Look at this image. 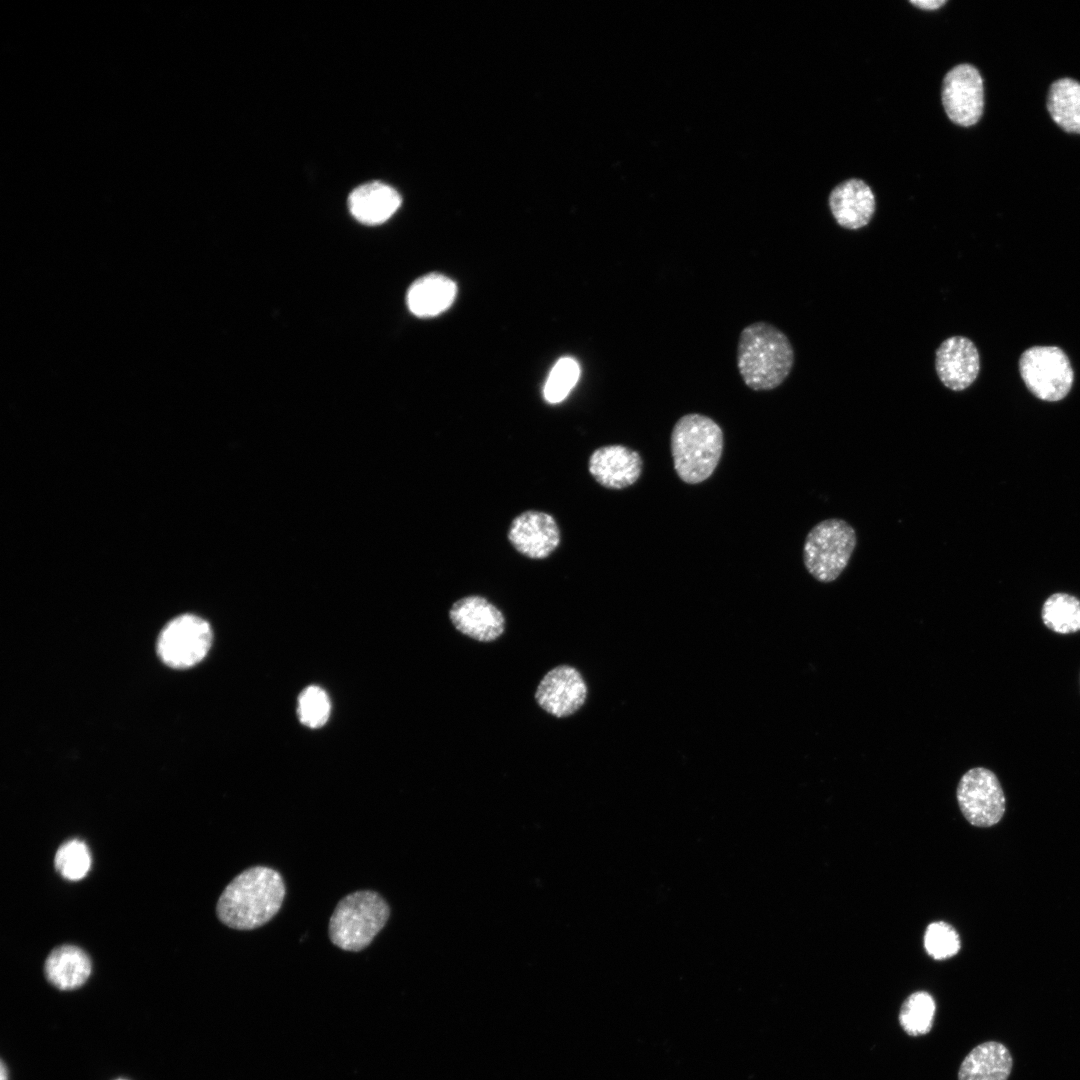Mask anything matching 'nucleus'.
Instances as JSON below:
<instances>
[{
  "label": "nucleus",
  "instance_id": "nucleus-9",
  "mask_svg": "<svg viewBox=\"0 0 1080 1080\" xmlns=\"http://www.w3.org/2000/svg\"><path fill=\"white\" fill-rule=\"evenodd\" d=\"M942 103L949 119L960 126L976 124L984 108L983 79L971 64L953 67L944 77Z\"/></svg>",
  "mask_w": 1080,
  "mask_h": 1080
},
{
  "label": "nucleus",
  "instance_id": "nucleus-15",
  "mask_svg": "<svg viewBox=\"0 0 1080 1080\" xmlns=\"http://www.w3.org/2000/svg\"><path fill=\"white\" fill-rule=\"evenodd\" d=\"M829 208L839 226L858 230L871 221L876 208L871 188L860 179L838 184L829 195Z\"/></svg>",
  "mask_w": 1080,
  "mask_h": 1080
},
{
  "label": "nucleus",
  "instance_id": "nucleus-8",
  "mask_svg": "<svg viewBox=\"0 0 1080 1080\" xmlns=\"http://www.w3.org/2000/svg\"><path fill=\"white\" fill-rule=\"evenodd\" d=\"M956 798L965 819L976 827H991L1003 817L1006 801L1000 782L991 770L974 767L959 780Z\"/></svg>",
  "mask_w": 1080,
  "mask_h": 1080
},
{
  "label": "nucleus",
  "instance_id": "nucleus-13",
  "mask_svg": "<svg viewBox=\"0 0 1080 1080\" xmlns=\"http://www.w3.org/2000/svg\"><path fill=\"white\" fill-rule=\"evenodd\" d=\"M642 469L640 454L620 444L599 447L588 460L591 476L608 489L620 490L632 486L640 478Z\"/></svg>",
  "mask_w": 1080,
  "mask_h": 1080
},
{
  "label": "nucleus",
  "instance_id": "nucleus-16",
  "mask_svg": "<svg viewBox=\"0 0 1080 1080\" xmlns=\"http://www.w3.org/2000/svg\"><path fill=\"white\" fill-rule=\"evenodd\" d=\"M401 196L391 186L372 181L355 188L348 197L351 215L360 223L378 225L386 222L400 207Z\"/></svg>",
  "mask_w": 1080,
  "mask_h": 1080
},
{
  "label": "nucleus",
  "instance_id": "nucleus-14",
  "mask_svg": "<svg viewBox=\"0 0 1080 1080\" xmlns=\"http://www.w3.org/2000/svg\"><path fill=\"white\" fill-rule=\"evenodd\" d=\"M449 618L459 632L480 642L498 639L505 629L503 613L479 595L466 596L454 602L449 610Z\"/></svg>",
  "mask_w": 1080,
  "mask_h": 1080
},
{
  "label": "nucleus",
  "instance_id": "nucleus-11",
  "mask_svg": "<svg viewBox=\"0 0 1080 1080\" xmlns=\"http://www.w3.org/2000/svg\"><path fill=\"white\" fill-rule=\"evenodd\" d=\"M935 370L949 390L969 388L980 372V355L974 342L962 335L950 336L935 351Z\"/></svg>",
  "mask_w": 1080,
  "mask_h": 1080
},
{
  "label": "nucleus",
  "instance_id": "nucleus-20",
  "mask_svg": "<svg viewBox=\"0 0 1080 1080\" xmlns=\"http://www.w3.org/2000/svg\"><path fill=\"white\" fill-rule=\"evenodd\" d=\"M1047 109L1053 121L1064 131L1080 133V82L1061 78L1050 86Z\"/></svg>",
  "mask_w": 1080,
  "mask_h": 1080
},
{
  "label": "nucleus",
  "instance_id": "nucleus-25",
  "mask_svg": "<svg viewBox=\"0 0 1080 1080\" xmlns=\"http://www.w3.org/2000/svg\"><path fill=\"white\" fill-rule=\"evenodd\" d=\"M299 720L310 728L322 727L329 719L331 702L329 696L319 686L306 687L298 698Z\"/></svg>",
  "mask_w": 1080,
  "mask_h": 1080
},
{
  "label": "nucleus",
  "instance_id": "nucleus-24",
  "mask_svg": "<svg viewBox=\"0 0 1080 1080\" xmlns=\"http://www.w3.org/2000/svg\"><path fill=\"white\" fill-rule=\"evenodd\" d=\"M54 863L65 879L77 881L87 875L91 867V855L83 841L72 839L58 848Z\"/></svg>",
  "mask_w": 1080,
  "mask_h": 1080
},
{
  "label": "nucleus",
  "instance_id": "nucleus-19",
  "mask_svg": "<svg viewBox=\"0 0 1080 1080\" xmlns=\"http://www.w3.org/2000/svg\"><path fill=\"white\" fill-rule=\"evenodd\" d=\"M1012 1057L999 1042H984L964 1058L958 1080H1007L1012 1069Z\"/></svg>",
  "mask_w": 1080,
  "mask_h": 1080
},
{
  "label": "nucleus",
  "instance_id": "nucleus-1",
  "mask_svg": "<svg viewBox=\"0 0 1080 1080\" xmlns=\"http://www.w3.org/2000/svg\"><path fill=\"white\" fill-rule=\"evenodd\" d=\"M285 894V883L278 871L267 866H253L225 887L217 902V916L230 928L252 930L263 926L278 913Z\"/></svg>",
  "mask_w": 1080,
  "mask_h": 1080
},
{
  "label": "nucleus",
  "instance_id": "nucleus-7",
  "mask_svg": "<svg viewBox=\"0 0 1080 1080\" xmlns=\"http://www.w3.org/2000/svg\"><path fill=\"white\" fill-rule=\"evenodd\" d=\"M212 640V629L207 621L185 614L174 618L163 628L158 638L157 652L166 665L186 669L207 655Z\"/></svg>",
  "mask_w": 1080,
  "mask_h": 1080
},
{
  "label": "nucleus",
  "instance_id": "nucleus-27",
  "mask_svg": "<svg viewBox=\"0 0 1080 1080\" xmlns=\"http://www.w3.org/2000/svg\"><path fill=\"white\" fill-rule=\"evenodd\" d=\"M911 4L926 10H934L946 3V0H911Z\"/></svg>",
  "mask_w": 1080,
  "mask_h": 1080
},
{
  "label": "nucleus",
  "instance_id": "nucleus-4",
  "mask_svg": "<svg viewBox=\"0 0 1080 1080\" xmlns=\"http://www.w3.org/2000/svg\"><path fill=\"white\" fill-rule=\"evenodd\" d=\"M389 915L390 908L380 894L355 891L337 903L329 920V938L342 950H363L385 926Z\"/></svg>",
  "mask_w": 1080,
  "mask_h": 1080
},
{
  "label": "nucleus",
  "instance_id": "nucleus-22",
  "mask_svg": "<svg viewBox=\"0 0 1080 1080\" xmlns=\"http://www.w3.org/2000/svg\"><path fill=\"white\" fill-rule=\"evenodd\" d=\"M936 1005L933 997L924 991L912 993L903 1002L899 1012V1022L904 1031L911 1036L928 1033L933 1025Z\"/></svg>",
  "mask_w": 1080,
  "mask_h": 1080
},
{
  "label": "nucleus",
  "instance_id": "nucleus-6",
  "mask_svg": "<svg viewBox=\"0 0 1080 1080\" xmlns=\"http://www.w3.org/2000/svg\"><path fill=\"white\" fill-rule=\"evenodd\" d=\"M1026 387L1044 401H1059L1070 391L1074 373L1066 353L1056 346H1033L1019 360Z\"/></svg>",
  "mask_w": 1080,
  "mask_h": 1080
},
{
  "label": "nucleus",
  "instance_id": "nucleus-28",
  "mask_svg": "<svg viewBox=\"0 0 1080 1080\" xmlns=\"http://www.w3.org/2000/svg\"><path fill=\"white\" fill-rule=\"evenodd\" d=\"M0 1079L1 1080H7L8 1079L7 1070H6L4 1062L1 1063Z\"/></svg>",
  "mask_w": 1080,
  "mask_h": 1080
},
{
  "label": "nucleus",
  "instance_id": "nucleus-29",
  "mask_svg": "<svg viewBox=\"0 0 1080 1080\" xmlns=\"http://www.w3.org/2000/svg\"><path fill=\"white\" fill-rule=\"evenodd\" d=\"M117 1080H125V1079H117Z\"/></svg>",
  "mask_w": 1080,
  "mask_h": 1080
},
{
  "label": "nucleus",
  "instance_id": "nucleus-18",
  "mask_svg": "<svg viewBox=\"0 0 1080 1080\" xmlns=\"http://www.w3.org/2000/svg\"><path fill=\"white\" fill-rule=\"evenodd\" d=\"M91 969L89 956L74 945L55 948L44 965L47 980L60 990H73L83 985L89 978Z\"/></svg>",
  "mask_w": 1080,
  "mask_h": 1080
},
{
  "label": "nucleus",
  "instance_id": "nucleus-3",
  "mask_svg": "<svg viewBox=\"0 0 1080 1080\" xmlns=\"http://www.w3.org/2000/svg\"><path fill=\"white\" fill-rule=\"evenodd\" d=\"M724 435L709 416L689 413L674 424L670 447L674 469L687 484H699L715 471L722 455Z\"/></svg>",
  "mask_w": 1080,
  "mask_h": 1080
},
{
  "label": "nucleus",
  "instance_id": "nucleus-21",
  "mask_svg": "<svg viewBox=\"0 0 1080 1080\" xmlns=\"http://www.w3.org/2000/svg\"><path fill=\"white\" fill-rule=\"evenodd\" d=\"M1044 625L1059 634L1080 631V600L1066 593H1055L1043 604Z\"/></svg>",
  "mask_w": 1080,
  "mask_h": 1080
},
{
  "label": "nucleus",
  "instance_id": "nucleus-12",
  "mask_svg": "<svg viewBox=\"0 0 1080 1080\" xmlns=\"http://www.w3.org/2000/svg\"><path fill=\"white\" fill-rule=\"evenodd\" d=\"M507 535L512 546L530 559L549 557L561 541L560 529L554 517L537 510H528L516 516Z\"/></svg>",
  "mask_w": 1080,
  "mask_h": 1080
},
{
  "label": "nucleus",
  "instance_id": "nucleus-17",
  "mask_svg": "<svg viewBox=\"0 0 1080 1080\" xmlns=\"http://www.w3.org/2000/svg\"><path fill=\"white\" fill-rule=\"evenodd\" d=\"M457 287L450 278L430 273L418 278L407 291V306L417 317L427 318L447 310L455 300Z\"/></svg>",
  "mask_w": 1080,
  "mask_h": 1080
},
{
  "label": "nucleus",
  "instance_id": "nucleus-2",
  "mask_svg": "<svg viewBox=\"0 0 1080 1080\" xmlns=\"http://www.w3.org/2000/svg\"><path fill=\"white\" fill-rule=\"evenodd\" d=\"M794 349L788 336L765 321L745 326L739 335L736 361L744 384L754 391L779 387L794 365Z\"/></svg>",
  "mask_w": 1080,
  "mask_h": 1080
},
{
  "label": "nucleus",
  "instance_id": "nucleus-23",
  "mask_svg": "<svg viewBox=\"0 0 1080 1080\" xmlns=\"http://www.w3.org/2000/svg\"><path fill=\"white\" fill-rule=\"evenodd\" d=\"M580 367L571 357L560 358L551 369L543 388L544 399L550 404L562 402L576 385Z\"/></svg>",
  "mask_w": 1080,
  "mask_h": 1080
},
{
  "label": "nucleus",
  "instance_id": "nucleus-10",
  "mask_svg": "<svg viewBox=\"0 0 1080 1080\" xmlns=\"http://www.w3.org/2000/svg\"><path fill=\"white\" fill-rule=\"evenodd\" d=\"M587 692L584 678L576 668L559 665L541 679L535 692V700L547 713L557 718H565L584 705Z\"/></svg>",
  "mask_w": 1080,
  "mask_h": 1080
},
{
  "label": "nucleus",
  "instance_id": "nucleus-5",
  "mask_svg": "<svg viewBox=\"0 0 1080 1080\" xmlns=\"http://www.w3.org/2000/svg\"><path fill=\"white\" fill-rule=\"evenodd\" d=\"M856 545V531L850 523L840 518L823 520L805 538L804 566L818 582L831 583L849 564Z\"/></svg>",
  "mask_w": 1080,
  "mask_h": 1080
},
{
  "label": "nucleus",
  "instance_id": "nucleus-26",
  "mask_svg": "<svg viewBox=\"0 0 1080 1080\" xmlns=\"http://www.w3.org/2000/svg\"><path fill=\"white\" fill-rule=\"evenodd\" d=\"M924 947L932 958L943 960L959 952L960 938L956 930L948 923L933 922L926 928Z\"/></svg>",
  "mask_w": 1080,
  "mask_h": 1080
}]
</instances>
